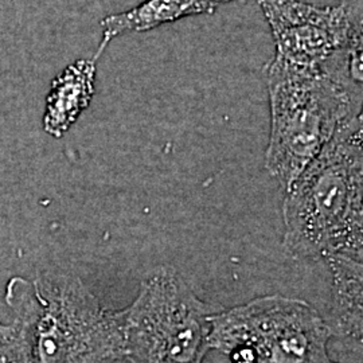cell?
Listing matches in <instances>:
<instances>
[{
    "instance_id": "1",
    "label": "cell",
    "mask_w": 363,
    "mask_h": 363,
    "mask_svg": "<svg viewBox=\"0 0 363 363\" xmlns=\"http://www.w3.org/2000/svg\"><path fill=\"white\" fill-rule=\"evenodd\" d=\"M362 115L343 124L286 190L283 247L296 259H363Z\"/></svg>"
},
{
    "instance_id": "2",
    "label": "cell",
    "mask_w": 363,
    "mask_h": 363,
    "mask_svg": "<svg viewBox=\"0 0 363 363\" xmlns=\"http://www.w3.org/2000/svg\"><path fill=\"white\" fill-rule=\"evenodd\" d=\"M6 303L23 330L33 363H111L124 359V311L101 304L81 279L13 277Z\"/></svg>"
},
{
    "instance_id": "3",
    "label": "cell",
    "mask_w": 363,
    "mask_h": 363,
    "mask_svg": "<svg viewBox=\"0 0 363 363\" xmlns=\"http://www.w3.org/2000/svg\"><path fill=\"white\" fill-rule=\"evenodd\" d=\"M265 77L271 106L265 167L286 191L337 130L362 115V84L272 60Z\"/></svg>"
},
{
    "instance_id": "4",
    "label": "cell",
    "mask_w": 363,
    "mask_h": 363,
    "mask_svg": "<svg viewBox=\"0 0 363 363\" xmlns=\"http://www.w3.org/2000/svg\"><path fill=\"white\" fill-rule=\"evenodd\" d=\"M210 350L232 363H337L325 316L300 298L268 295L210 316Z\"/></svg>"
},
{
    "instance_id": "5",
    "label": "cell",
    "mask_w": 363,
    "mask_h": 363,
    "mask_svg": "<svg viewBox=\"0 0 363 363\" xmlns=\"http://www.w3.org/2000/svg\"><path fill=\"white\" fill-rule=\"evenodd\" d=\"M124 359L130 363H202L210 351V316L179 273L160 267L124 308Z\"/></svg>"
},
{
    "instance_id": "6",
    "label": "cell",
    "mask_w": 363,
    "mask_h": 363,
    "mask_svg": "<svg viewBox=\"0 0 363 363\" xmlns=\"http://www.w3.org/2000/svg\"><path fill=\"white\" fill-rule=\"evenodd\" d=\"M362 1L316 7L300 0H257L274 39L272 61L325 69L339 57L362 49Z\"/></svg>"
},
{
    "instance_id": "7",
    "label": "cell",
    "mask_w": 363,
    "mask_h": 363,
    "mask_svg": "<svg viewBox=\"0 0 363 363\" xmlns=\"http://www.w3.org/2000/svg\"><path fill=\"white\" fill-rule=\"evenodd\" d=\"M228 1L232 0H144L128 11L108 15L100 23L103 39L91 60L97 61L109 42L116 37L130 33H145L187 16L213 13L220 4Z\"/></svg>"
},
{
    "instance_id": "8",
    "label": "cell",
    "mask_w": 363,
    "mask_h": 363,
    "mask_svg": "<svg viewBox=\"0 0 363 363\" xmlns=\"http://www.w3.org/2000/svg\"><path fill=\"white\" fill-rule=\"evenodd\" d=\"M96 74V61L78 60L52 79L43 115L46 133L60 139L77 121L91 104Z\"/></svg>"
},
{
    "instance_id": "9",
    "label": "cell",
    "mask_w": 363,
    "mask_h": 363,
    "mask_svg": "<svg viewBox=\"0 0 363 363\" xmlns=\"http://www.w3.org/2000/svg\"><path fill=\"white\" fill-rule=\"evenodd\" d=\"M333 274L331 308L325 323L333 337L362 340L363 259L327 261Z\"/></svg>"
},
{
    "instance_id": "10",
    "label": "cell",
    "mask_w": 363,
    "mask_h": 363,
    "mask_svg": "<svg viewBox=\"0 0 363 363\" xmlns=\"http://www.w3.org/2000/svg\"><path fill=\"white\" fill-rule=\"evenodd\" d=\"M0 363H33L28 340L18 323L13 335L0 342Z\"/></svg>"
},
{
    "instance_id": "11",
    "label": "cell",
    "mask_w": 363,
    "mask_h": 363,
    "mask_svg": "<svg viewBox=\"0 0 363 363\" xmlns=\"http://www.w3.org/2000/svg\"><path fill=\"white\" fill-rule=\"evenodd\" d=\"M15 331H16V323L15 322H13L11 325L0 323V342L9 339L11 335H13Z\"/></svg>"
}]
</instances>
